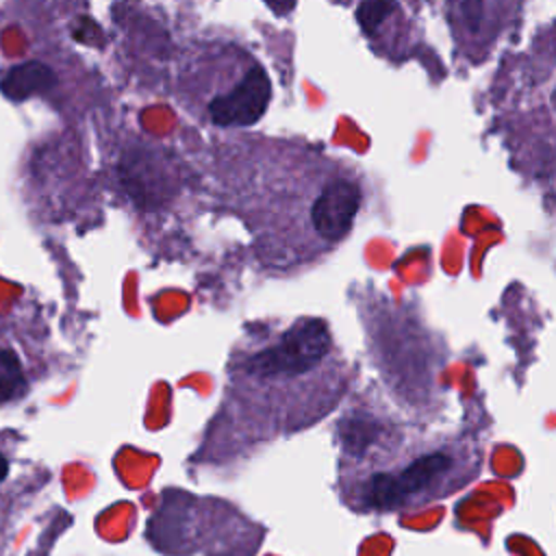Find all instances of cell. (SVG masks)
<instances>
[{
	"mask_svg": "<svg viewBox=\"0 0 556 556\" xmlns=\"http://www.w3.org/2000/svg\"><path fill=\"white\" fill-rule=\"evenodd\" d=\"M523 0H443L454 41L469 59H480L515 17Z\"/></svg>",
	"mask_w": 556,
	"mask_h": 556,
	"instance_id": "277c9868",
	"label": "cell"
},
{
	"mask_svg": "<svg viewBox=\"0 0 556 556\" xmlns=\"http://www.w3.org/2000/svg\"><path fill=\"white\" fill-rule=\"evenodd\" d=\"M376 467L356 484L361 508L406 513L447 497L473 480L478 454L469 441L432 437L391 443L376 454Z\"/></svg>",
	"mask_w": 556,
	"mask_h": 556,
	"instance_id": "6da1fadb",
	"label": "cell"
},
{
	"mask_svg": "<svg viewBox=\"0 0 556 556\" xmlns=\"http://www.w3.org/2000/svg\"><path fill=\"white\" fill-rule=\"evenodd\" d=\"M265 2H267V7H271V11L278 13V15L289 13V11L293 9V4H295V0H265Z\"/></svg>",
	"mask_w": 556,
	"mask_h": 556,
	"instance_id": "ba28073f",
	"label": "cell"
},
{
	"mask_svg": "<svg viewBox=\"0 0 556 556\" xmlns=\"http://www.w3.org/2000/svg\"><path fill=\"white\" fill-rule=\"evenodd\" d=\"M54 74L52 70H48L43 63L39 61H28V63H22V65H15L11 67L0 87H2V93L15 102L24 100V98H30L48 87L54 85Z\"/></svg>",
	"mask_w": 556,
	"mask_h": 556,
	"instance_id": "5b68a950",
	"label": "cell"
},
{
	"mask_svg": "<svg viewBox=\"0 0 556 556\" xmlns=\"http://www.w3.org/2000/svg\"><path fill=\"white\" fill-rule=\"evenodd\" d=\"M384 432L371 417H352L341 424V445L352 458H365L378 454Z\"/></svg>",
	"mask_w": 556,
	"mask_h": 556,
	"instance_id": "8992f818",
	"label": "cell"
},
{
	"mask_svg": "<svg viewBox=\"0 0 556 556\" xmlns=\"http://www.w3.org/2000/svg\"><path fill=\"white\" fill-rule=\"evenodd\" d=\"M26 393V378L17 356L11 350H0V404L13 402Z\"/></svg>",
	"mask_w": 556,
	"mask_h": 556,
	"instance_id": "52a82bcc",
	"label": "cell"
},
{
	"mask_svg": "<svg viewBox=\"0 0 556 556\" xmlns=\"http://www.w3.org/2000/svg\"><path fill=\"white\" fill-rule=\"evenodd\" d=\"M332 348L330 330L321 319L295 321L274 345L248 361V371L258 378L300 376L317 367Z\"/></svg>",
	"mask_w": 556,
	"mask_h": 556,
	"instance_id": "3957f363",
	"label": "cell"
},
{
	"mask_svg": "<svg viewBox=\"0 0 556 556\" xmlns=\"http://www.w3.org/2000/svg\"><path fill=\"white\" fill-rule=\"evenodd\" d=\"M7 471H9V463H7V458L0 454V480L7 476Z\"/></svg>",
	"mask_w": 556,
	"mask_h": 556,
	"instance_id": "9c48e42d",
	"label": "cell"
},
{
	"mask_svg": "<svg viewBox=\"0 0 556 556\" xmlns=\"http://www.w3.org/2000/svg\"><path fill=\"white\" fill-rule=\"evenodd\" d=\"M204 93L202 113L215 126H250L263 117L271 98V83L263 65L245 59L239 72L222 74Z\"/></svg>",
	"mask_w": 556,
	"mask_h": 556,
	"instance_id": "7a4b0ae2",
	"label": "cell"
}]
</instances>
